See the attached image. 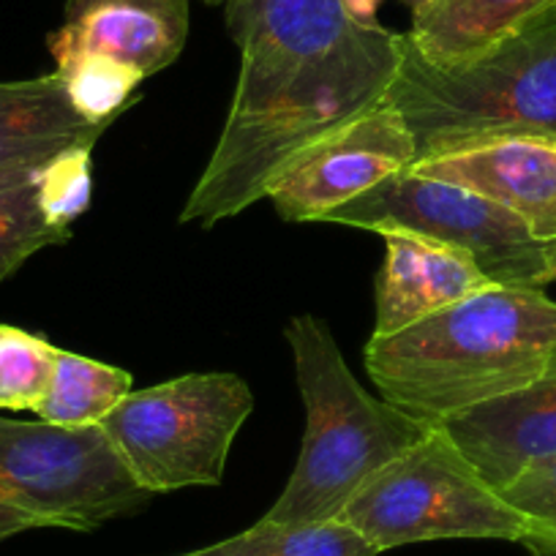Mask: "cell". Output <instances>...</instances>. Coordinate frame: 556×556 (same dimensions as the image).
Here are the masks:
<instances>
[{
  "label": "cell",
  "mask_w": 556,
  "mask_h": 556,
  "mask_svg": "<svg viewBox=\"0 0 556 556\" xmlns=\"http://www.w3.org/2000/svg\"><path fill=\"white\" fill-rule=\"evenodd\" d=\"M240 50L232 104L180 222L235 218L292 164L388 99L404 34L357 23L341 0H232Z\"/></svg>",
  "instance_id": "6da1fadb"
},
{
  "label": "cell",
  "mask_w": 556,
  "mask_h": 556,
  "mask_svg": "<svg viewBox=\"0 0 556 556\" xmlns=\"http://www.w3.org/2000/svg\"><path fill=\"white\" fill-rule=\"evenodd\" d=\"M556 357V301L543 287L485 290L390 336L363 363L384 401L431 426L513 393Z\"/></svg>",
  "instance_id": "7a4b0ae2"
},
{
  "label": "cell",
  "mask_w": 556,
  "mask_h": 556,
  "mask_svg": "<svg viewBox=\"0 0 556 556\" xmlns=\"http://www.w3.org/2000/svg\"><path fill=\"white\" fill-rule=\"evenodd\" d=\"M285 336L295 357L306 431L285 491L262 518L276 523L333 521L379 469L434 426L374 399L346 366L325 319L292 317Z\"/></svg>",
  "instance_id": "3957f363"
},
{
  "label": "cell",
  "mask_w": 556,
  "mask_h": 556,
  "mask_svg": "<svg viewBox=\"0 0 556 556\" xmlns=\"http://www.w3.org/2000/svg\"><path fill=\"white\" fill-rule=\"evenodd\" d=\"M388 101L415 137L417 164L513 134L556 137V7L467 66H429L404 39Z\"/></svg>",
  "instance_id": "277c9868"
},
{
  "label": "cell",
  "mask_w": 556,
  "mask_h": 556,
  "mask_svg": "<svg viewBox=\"0 0 556 556\" xmlns=\"http://www.w3.org/2000/svg\"><path fill=\"white\" fill-rule=\"evenodd\" d=\"M148 500L101 426L0 415V543L45 527L93 532Z\"/></svg>",
  "instance_id": "5b68a950"
},
{
  "label": "cell",
  "mask_w": 556,
  "mask_h": 556,
  "mask_svg": "<svg viewBox=\"0 0 556 556\" xmlns=\"http://www.w3.org/2000/svg\"><path fill=\"white\" fill-rule=\"evenodd\" d=\"M339 518L379 554L429 540L527 543L532 534L440 426L379 469Z\"/></svg>",
  "instance_id": "8992f818"
},
{
  "label": "cell",
  "mask_w": 556,
  "mask_h": 556,
  "mask_svg": "<svg viewBox=\"0 0 556 556\" xmlns=\"http://www.w3.org/2000/svg\"><path fill=\"white\" fill-rule=\"evenodd\" d=\"M254 393L232 371L186 374L131 390L104 417V434L148 494L218 485Z\"/></svg>",
  "instance_id": "52a82bcc"
},
{
  "label": "cell",
  "mask_w": 556,
  "mask_h": 556,
  "mask_svg": "<svg viewBox=\"0 0 556 556\" xmlns=\"http://www.w3.org/2000/svg\"><path fill=\"white\" fill-rule=\"evenodd\" d=\"M341 227L412 229L453 245L478 262L494 285L543 287L548 281V243L489 197L415 169L393 175L325 218Z\"/></svg>",
  "instance_id": "ba28073f"
},
{
  "label": "cell",
  "mask_w": 556,
  "mask_h": 556,
  "mask_svg": "<svg viewBox=\"0 0 556 556\" xmlns=\"http://www.w3.org/2000/svg\"><path fill=\"white\" fill-rule=\"evenodd\" d=\"M417 146L404 115L384 99L298 159L267 191L285 222H325L382 180L412 169Z\"/></svg>",
  "instance_id": "9c48e42d"
},
{
  "label": "cell",
  "mask_w": 556,
  "mask_h": 556,
  "mask_svg": "<svg viewBox=\"0 0 556 556\" xmlns=\"http://www.w3.org/2000/svg\"><path fill=\"white\" fill-rule=\"evenodd\" d=\"M189 28V0H66L61 28L47 47L55 66L101 55L148 79L178 61Z\"/></svg>",
  "instance_id": "30bf717a"
},
{
  "label": "cell",
  "mask_w": 556,
  "mask_h": 556,
  "mask_svg": "<svg viewBox=\"0 0 556 556\" xmlns=\"http://www.w3.org/2000/svg\"><path fill=\"white\" fill-rule=\"evenodd\" d=\"M412 169L489 197L516 213L540 243H556V137H496L426 159Z\"/></svg>",
  "instance_id": "8fae6325"
},
{
  "label": "cell",
  "mask_w": 556,
  "mask_h": 556,
  "mask_svg": "<svg viewBox=\"0 0 556 556\" xmlns=\"http://www.w3.org/2000/svg\"><path fill=\"white\" fill-rule=\"evenodd\" d=\"M437 426L496 491L505 489L529 464L556 453V357L534 382Z\"/></svg>",
  "instance_id": "7c38bea8"
},
{
  "label": "cell",
  "mask_w": 556,
  "mask_h": 556,
  "mask_svg": "<svg viewBox=\"0 0 556 556\" xmlns=\"http://www.w3.org/2000/svg\"><path fill=\"white\" fill-rule=\"evenodd\" d=\"M377 235L384 260L374 281L377 323L371 336L399 333L494 285L472 256L429 235L395 227Z\"/></svg>",
  "instance_id": "4fadbf2b"
},
{
  "label": "cell",
  "mask_w": 556,
  "mask_h": 556,
  "mask_svg": "<svg viewBox=\"0 0 556 556\" xmlns=\"http://www.w3.org/2000/svg\"><path fill=\"white\" fill-rule=\"evenodd\" d=\"M106 128L79 115L55 72L0 83V189L34 184L52 159L96 146Z\"/></svg>",
  "instance_id": "5bb4252c"
},
{
  "label": "cell",
  "mask_w": 556,
  "mask_h": 556,
  "mask_svg": "<svg viewBox=\"0 0 556 556\" xmlns=\"http://www.w3.org/2000/svg\"><path fill=\"white\" fill-rule=\"evenodd\" d=\"M551 7H556V0H429L412 14V28L404 39L429 66H467Z\"/></svg>",
  "instance_id": "9a60e30c"
},
{
  "label": "cell",
  "mask_w": 556,
  "mask_h": 556,
  "mask_svg": "<svg viewBox=\"0 0 556 556\" xmlns=\"http://www.w3.org/2000/svg\"><path fill=\"white\" fill-rule=\"evenodd\" d=\"M134 390L131 374L93 357L58 350L55 368L36 415L55 426H101L104 417Z\"/></svg>",
  "instance_id": "2e32d148"
},
{
  "label": "cell",
  "mask_w": 556,
  "mask_h": 556,
  "mask_svg": "<svg viewBox=\"0 0 556 556\" xmlns=\"http://www.w3.org/2000/svg\"><path fill=\"white\" fill-rule=\"evenodd\" d=\"M178 556H379V551L341 518L317 523H276L260 518L235 538Z\"/></svg>",
  "instance_id": "e0dca14e"
},
{
  "label": "cell",
  "mask_w": 556,
  "mask_h": 556,
  "mask_svg": "<svg viewBox=\"0 0 556 556\" xmlns=\"http://www.w3.org/2000/svg\"><path fill=\"white\" fill-rule=\"evenodd\" d=\"M55 74L63 79L68 99L79 115L99 126H110L134 101V90L146 77L123 63L101 55H79L58 63Z\"/></svg>",
  "instance_id": "ac0fdd59"
},
{
  "label": "cell",
  "mask_w": 556,
  "mask_h": 556,
  "mask_svg": "<svg viewBox=\"0 0 556 556\" xmlns=\"http://www.w3.org/2000/svg\"><path fill=\"white\" fill-rule=\"evenodd\" d=\"M58 346L45 336L0 325V409L36 412L55 368Z\"/></svg>",
  "instance_id": "d6986e66"
},
{
  "label": "cell",
  "mask_w": 556,
  "mask_h": 556,
  "mask_svg": "<svg viewBox=\"0 0 556 556\" xmlns=\"http://www.w3.org/2000/svg\"><path fill=\"white\" fill-rule=\"evenodd\" d=\"M68 238L72 229L52 227L41 213L36 180L0 189V285L41 249L61 245Z\"/></svg>",
  "instance_id": "ffe728a7"
},
{
  "label": "cell",
  "mask_w": 556,
  "mask_h": 556,
  "mask_svg": "<svg viewBox=\"0 0 556 556\" xmlns=\"http://www.w3.org/2000/svg\"><path fill=\"white\" fill-rule=\"evenodd\" d=\"M90 191H93V146H79L61 153L36 178L41 213L58 229H72V224L88 211Z\"/></svg>",
  "instance_id": "44dd1931"
},
{
  "label": "cell",
  "mask_w": 556,
  "mask_h": 556,
  "mask_svg": "<svg viewBox=\"0 0 556 556\" xmlns=\"http://www.w3.org/2000/svg\"><path fill=\"white\" fill-rule=\"evenodd\" d=\"M500 494L532 527L523 545H529L534 556H556V453L529 464Z\"/></svg>",
  "instance_id": "7402d4cb"
},
{
  "label": "cell",
  "mask_w": 556,
  "mask_h": 556,
  "mask_svg": "<svg viewBox=\"0 0 556 556\" xmlns=\"http://www.w3.org/2000/svg\"><path fill=\"white\" fill-rule=\"evenodd\" d=\"M341 3L357 23H377V12L382 7V0H341Z\"/></svg>",
  "instance_id": "603a6c76"
},
{
  "label": "cell",
  "mask_w": 556,
  "mask_h": 556,
  "mask_svg": "<svg viewBox=\"0 0 556 556\" xmlns=\"http://www.w3.org/2000/svg\"><path fill=\"white\" fill-rule=\"evenodd\" d=\"M548 281H556V243H548Z\"/></svg>",
  "instance_id": "cb8c5ba5"
},
{
  "label": "cell",
  "mask_w": 556,
  "mask_h": 556,
  "mask_svg": "<svg viewBox=\"0 0 556 556\" xmlns=\"http://www.w3.org/2000/svg\"><path fill=\"white\" fill-rule=\"evenodd\" d=\"M406 7H409V12L415 14V12H420V9L426 7V3H429V0H404Z\"/></svg>",
  "instance_id": "d4e9b609"
},
{
  "label": "cell",
  "mask_w": 556,
  "mask_h": 556,
  "mask_svg": "<svg viewBox=\"0 0 556 556\" xmlns=\"http://www.w3.org/2000/svg\"><path fill=\"white\" fill-rule=\"evenodd\" d=\"M205 3H211V7H227L232 0H205Z\"/></svg>",
  "instance_id": "484cf974"
}]
</instances>
